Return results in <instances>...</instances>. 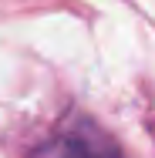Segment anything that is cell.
<instances>
[{"instance_id": "cell-1", "label": "cell", "mask_w": 155, "mask_h": 158, "mask_svg": "<svg viewBox=\"0 0 155 158\" xmlns=\"http://www.w3.org/2000/svg\"><path fill=\"white\" fill-rule=\"evenodd\" d=\"M31 158H122V152L98 128L78 121V125H67L64 131H58L54 138H47Z\"/></svg>"}]
</instances>
